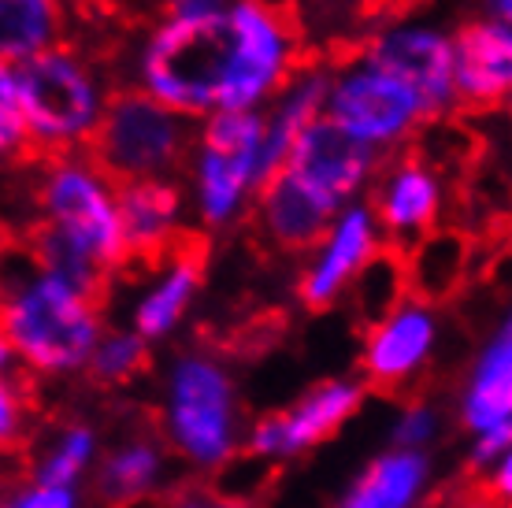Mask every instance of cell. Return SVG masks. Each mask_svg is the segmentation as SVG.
<instances>
[{
	"mask_svg": "<svg viewBox=\"0 0 512 508\" xmlns=\"http://www.w3.org/2000/svg\"><path fill=\"white\" fill-rule=\"evenodd\" d=\"M0 331L15 360L34 375L82 371L104 331V301L67 286L0 234Z\"/></svg>",
	"mask_w": 512,
	"mask_h": 508,
	"instance_id": "cell-1",
	"label": "cell"
},
{
	"mask_svg": "<svg viewBox=\"0 0 512 508\" xmlns=\"http://www.w3.org/2000/svg\"><path fill=\"white\" fill-rule=\"evenodd\" d=\"M264 112H212L197 119L190 156L179 171L190 223L201 230H231L249 219L256 190L282 167Z\"/></svg>",
	"mask_w": 512,
	"mask_h": 508,
	"instance_id": "cell-2",
	"label": "cell"
},
{
	"mask_svg": "<svg viewBox=\"0 0 512 508\" xmlns=\"http://www.w3.org/2000/svg\"><path fill=\"white\" fill-rule=\"evenodd\" d=\"M15 86L30 156H60L90 145L116 78L90 45L71 38L15 67Z\"/></svg>",
	"mask_w": 512,
	"mask_h": 508,
	"instance_id": "cell-3",
	"label": "cell"
},
{
	"mask_svg": "<svg viewBox=\"0 0 512 508\" xmlns=\"http://www.w3.org/2000/svg\"><path fill=\"white\" fill-rule=\"evenodd\" d=\"M30 182H34V230L60 238L108 279L130 267L119 234V182L104 175L86 149L30 156Z\"/></svg>",
	"mask_w": 512,
	"mask_h": 508,
	"instance_id": "cell-4",
	"label": "cell"
},
{
	"mask_svg": "<svg viewBox=\"0 0 512 508\" xmlns=\"http://www.w3.org/2000/svg\"><path fill=\"white\" fill-rule=\"evenodd\" d=\"M305 60L297 19L275 0H234L223 23L216 112H260Z\"/></svg>",
	"mask_w": 512,
	"mask_h": 508,
	"instance_id": "cell-5",
	"label": "cell"
},
{
	"mask_svg": "<svg viewBox=\"0 0 512 508\" xmlns=\"http://www.w3.org/2000/svg\"><path fill=\"white\" fill-rule=\"evenodd\" d=\"M223 23H186L160 15L141 30L130 56L127 86L149 93L186 119H205L216 112L219 56H223Z\"/></svg>",
	"mask_w": 512,
	"mask_h": 508,
	"instance_id": "cell-6",
	"label": "cell"
},
{
	"mask_svg": "<svg viewBox=\"0 0 512 508\" xmlns=\"http://www.w3.org/2000/svg\"><path fill=\"white\" fill-rule=\"evenodd\" d=\"M197 123L171 112L134 86H116L93 130L86 153L108 178L145 182V178H179L193 145Z\"/></svg>",
	"mask_w": 512,
	"mask_h": 508,
	"instance_id": "cell-7",
	"label": "cell"
},
{
	"mask_svg": "<svg viewBox=\"0 0 512 508\" xmlns=\"http://www.w3.org/2000/svg\"><path fill=\"white\" fill-rule=\"evenodd\" d=\"M323 115L383 160L412 149L423 138V130L431 127V115L420 97L360 52L327 64Z\"/></svg>",
	"mask_w": 512,
	"mask_h": 508,
	"instance_id": "cell-8",
	"label": "cell"
},
{
	"mask_svg": "<svg viewBox=\"0 0 512 508\" xmlns=\"http://www.w3.org/2000/svg\"><path fill=\"white\" fill-rule=\"evenodd\" d=\"M167 438L197 468H223L238 449L234 382L219 360L186 353L171 364Z\"/></svg>",
	"mask_w": 512,
	"mask_h": 508,
	"instance_id": "cell-9",
	"label": "cell"
},
{
	"mask_svg": "<svg viewBox=\"0 0 512 508\" xmlns=\"http://www.w3.org/2000/svg\"><path fill=\"white\" fill-rule=\"evenodd\" d=\"M453 201H457V190H453L449 167L435 164L420 149L386 156L364 193V204L383 234V245L394 253H405L427 234L446 227Z\"/></svg>",
	"mask_w": 512,
	"mask_h": 508,
	"instance_id": "cell-10",
	"label": "cell"
},
{
	"mask_svg": "<svg viewBox=\"0 0 512 508\" xmlns=\"http://www.w3.org/2000/svg\"><path fill=\"white\" fill-rule=\"evenodd\" d=\"M360 56L409 86L427 108L431 123L457 115L453 101V26L435 15L405 12L383 19L360 45Z\"/></svg>",
	"mask_w": 512,
	"mask_h": 508,
	"instance_id": "cell-11",
	"label": "cell"
},
{
	"mask_svg": "<svg viewBox=\"0 0 512 508\" xmlns=\"http://www.w3.org/2000/svg\"><path fill=\"white\" fill-rule=\"evenodd\" d=\"M383 234L375 227L372 212L364 201L342 204L320 242L301 256L297 271V297L312 312L334 308L360 279V271L383 253Z\"/></svg>",
	"mask_w": 512,
	"mask_h": 508,
	"instance_id": "cell-12",
	"label": "cell"
},
{
	"mask_svg": "<svg viewBox=\"0 0 512 508\" xmlns=\"http://www.w3.org/2000/svg\"><path fill=\"white\" fill-rule=\"evenodd\" d=\"M438 345V312L416 297H401L383 319L364 327L360 345V375L364 390H401L431 364Z\"/></svg>",
	"mask_w": 512,
	"mask_h": 508,
	"instance_id": "cell-13",
	"label": "cell"
},
{
	"mask_svg": "<svg viewBox=\"0 0 512 508\" xmlns=\"http://www.w3.org/2000/svg\"><path fill=\"white\" fill-rule=\"evenodd\" d=\"M379 164H383V156L360 145L357 138H349L327 115L308 123L305 130H297V138L290 141L286 160H282L286 171H294L308 190H316L334 208L364 201Z\"/></svg>",
	"mask_w": 512,
	"mask_h": 508,
	"instance_id": "cell-14",
	"label": "cell"
},
{
	"mask_svg": "<svg viewBox=\"0 0 512 508\" xmlns=\"http://www.w3.org/2000/svg\"><path fill=\"white\" fill-rule=\"evenodd\" d=\"M116 208L130 267L153 264L193 238L190 204H186L179 178L123 182L116 193Z\"/></svg>",
	"mask_w": 512,
	"mask_h": 508,
	"instance_id": "cell-15",
	"label": "cell"
},
{
	"mask_svg": "<svg viewBox=\"0 0 512 508\" xmlns=\"http://www.w3.org/2000/svg\"><path fill=\"white\" fill-rule=\"evenodd\" d=\"M512 93V23L483 15L453 26V101L457 112H494Z\"/></svg>",
	"mask_w": 512,
	"mask_h": 508,
	"instance_id": "cell-16",
	"label": "cell"
},
{
	"mask_svg": "<svg viewBox=\"0 0 512 508\" xmlns=\"http://www.w3.org/2000/svg\"><path fill=\"white\" fill-rule=\"evenodd\" d=\"M331 201H323L316 190H308L305 182L279 167L275 175L256 190L253 208H249V223H253L256 238L279 256H301L320 242V234L334 219Z\"/></svg>",
	"mask_w": 512,
	"mask_h": 508,
	"instance_id": "cell-17",
	"label": "cell"
},
{
	"mask_svg": "<svg viewBox=\"0 0 512 508\" xmlns=\"http://www.w3.org/2000/svg\"><path fill=\"white\" fill-rule=\"evenodd\" d=\"M201 286H205V249L197 245V238H190L167 256L145 264V286L130 308V331L145 342L167 338L190 316Z\"/></svg>",
	"mask_w": 512,
	"mask_h": 508,
	"instance_id": "cell-18",
	"label": "cell"
},
{
	"mask_svg": "<svg viewBox=\"0 0 512 508\" xmlns=\"http://www.w3.org/2000/svg\"><path fill=\"white\" fill-rule=\"evenodd\" d=\"M78 0H0V64L19 67L75 38Z\"/></svg>",
	"mask_w": 512,
	"mask_h": 508,
	"instance_id": "cell-19",
	"label": "cell"
},
{
	"mask_svg": "<svg viewBox=\"0 0 512 508\" xmlns=\"http://www.w3.org/2000/svg\"><path fill=\"white\" fill-rule=\"evenodd\" d=\"M464 427L475 434L512 427V323L509 316L490 334L475 360L468 394H464Z\"/></svg>",
	"mask_w": 512,
	"mask_h": 508,
	"instance_id": "cell-20",
	"label": "cell"
},
{
	"mask_svg": "<svg viewBox=\"0 0 512 508\" xmlns=\"http://www.w3.org/2000/svg\"><path fill=\"white\" fill-rule=\"evenodd\" d=\"M468 260H472V249H468V238L461 230H435V234H427L423 242L401 253L405 290L423 305H438L464 286Z\"/></svg>",
	"mask_w": 512,
	"mask_h": 508,
	"instance_id": "cell-21",
	"label": "cell"
},
{
	"mask_svg": "<svg viewBox=\"0 0 512 508\" xmlns=\"http://www.w3.org/2000/svg\"><path fill=\"white\" fill-rule=\"evenodd\" d=\"M360 397H364V382L334 379L323 382L320 390H312L297 408L279 412L282 457L286 453H301L308 445H320L323 438H331L360 408Z\"/></svg>",
	"mask_w": 512,
	"mask_h": 508,
	"instance_id": "cell-22",
	"label": "cell"
},
{
	"mask_svg": "<svg viewBox=\"0 0 512 508\" xmlns=\"http://www.w3.org/2000/svg\"><path fill=\"white\" fill-rule=\"evenodd\" d=\"M323 108H327V64L323 60H301L294 67V75L282 82V89L260 112H264L271 141L286 156L290 141L297 138V130H305L308 123L323 119Z\"/></svg>",
	"mask_w": 512,
	"mask_h": 508,
	"instance_id": "cell-23",
	"label": "cell"
},
{
	"mask_svg": "<svg viewBox=\"0 0 512 508\" xmlns=\"http://www.w3.org/2000/svg\"><path fill=\"white\" fill-rule=\"evenodd\" d=\"M423 483H427V457L416 449H397L375 460L338 508H412Z\"/></svg>",
	"mask_w": 512,
	"mask_h": 508,
	"instance_id": "cell-24",
	"label": "cell"
},
{
	"mask_svg": "<svg viewBox=\"0 0 512 508\" xmlns=\"http://www.w3.org/2000/svg\"><path fill=\"white\" fill-rule=\"evenodd\" d=\"M160 471H164V453L156 442L134 438V442L119 445L97 471V501L104 508L134 505L138 497H145L160 483Z\"/></svg>",
	"mask_w": 512,
	"mask_h": 508,
	"instance_id": "cell-25",
	"label": "cell"
},
{
	"mask_svg": "<svg viewBox=\"0 0 512 508\" xmlns=\"http://www.w3.org/2000/svg\"><path fill=\"white\" fill-rule=\"evenodd\" d=\"M405 267H401V253L394 249H383L372 264L360 271V279L353 282V290L346 293L353 308H357L360 323L368 327L375 319H383L390 308L405 297Z\"/></svg>",
	"mask_w": 512,
	"mask_h": 508,
	"instance_id": "cell-26",
	"label": "cell"
},
{
	"mask_svg": "<svg viewBox=\"0 0 512 508\" xmlns=\"http://www.w3.org/2000/svg\"><path fill=\"white\" fill-rule=\"evenodd\" d=\"M149 364V342L138 338L134 331H101L93 345L86 371L97 386H123V382L138 379Z\"/></svg>",
	"mask_w": 512,
	"mask_h": 508,
	"instance_id": "cell-27",
	"label": "cell"
},
{
	"mask_svg": "<svg viewBox=\"0 0 512 508\" xmlns=\"http://www.w3.org/2000/svg\"><path fill=\"white\" fill-rule=\"evenodd\" d=\"M93 460V431L86 427H67L56 434V442L45 457L34 464V483L38 486H71Z\"/></svg>",
	"mask_w": 512,
	"mask_h": 508,
	"instance_id": "cell-28",
	"label": "cell"
},
{
	"mask_svg": "<svg viewBox=\"0 0 512 508\" xmlns=\"http://www.w3.org/2000/svg\"><path fill=\"white\" fill-rule=\"evenodd\" d=\"M26 156H30V145H26L23 112H19L15 67L0 64V167H12Z\"/></svg>",
	"mask_w": 512,
	"mask_h": 508,
	"instance_id": "cell-29",
	"label": "cell"
},
{
	"mask_svg": "<svg viewBox=\"0 0 512 508\" xmlns=\"http://www.w3.org/2000/svg\"><path fill=\"white\" fill-rule=\"evenodd\" d=\"M26 431L23 386L12 375H0V449H19Z\"/></svg>",
	"mask_w": 512,
	"mask_h": 508,
	"instance_id": "cell-30",
	"label": "cell"
},
{
	"mask_svg": "<svg viewBox=\"0 0 512 508\" xmlns=\"http://www.w3.org/2000/svg\"><path fill=\"white\" fill-rule=\"evenodd\" d=\"M435 431H438V412L427 405H416L401 416V423H397V431H394V442L401 445V449H416V445L431 442Z\"/></svg>",
	"mask_w": 512,
	"mask_h": 508,
	"instance_id": "cell-31",
	"label": "cell"
},
{
	"mask_svg": "<svg viewBox=\"0 0 512 508\" xmlns=\"http://www.w3.org/2000/svg\"><path fill=\"white\" fill-rule=\"evenodd\" d=\"M234 0H160L156 12L171 15V19H186V23H219L231 12Z\"/></svg>",
	"mask_w": 512,
	"mask_h": 508,
	"instance_id": "cell-32",
	"label": "cell"
},
{
	"mask_svg": "<svg viewBox=\"0 0 512 508\" xmlns=\"http://www.w3.org/2000/svg\"><path fill=\"white\" fill-rule=\"evenodd\" d=\"M0 508H78V497L71 494V486H30L23 494H15L8 505Z\"/></svg>",
	"mask_w": 512,
	"mask_h": 508,
	"instance_id": "cell-33",
	"label": "cell"
},
{
	"mask_svg": "<svg viewBox=\"0 0 512 508\" xmlns=\"http://www.w3.org/2000/svg\"><path fill=\"white\" fill-rule=\"evenodd\" d=\"M160 508H253V505L223 501V497H219L216 490H208V486H182L175 494H167Z\"/></svg>",
	"mask_w": 512,
	"mask_h": 508,
	"instance_id": "cell-34",
	"label": "cell"
},
{
	"mask_svg": "<svg viewBox=\"0 0 512 508\" xmlns=\"http://www.w3.org/2000/svg\"><path fill=\"white\" fill-rule=\"evenodd\" d=\"M475 15L494 23H512V0H475Z\"/></svg>",
	"mask_w": 512,
	"mask_h": 508,
	"instance_id": "cell-35",
	"label": "cell"
},
{
	"mask_svg": "<svg viewBox=\"0 0 512 508\" xmlns=\"http://www.w3.org/2000/svg\"><path fill=\"white\" fill-rule=\"evenodd\" d=\"M449 508H505L501 501H494V497H487L483 490H475L472 497H461V501H453Z\"/></svg>",
	"mask_w": 512,
	"mask_h": 508,
	"instance_id": "cell-36",
	"label": "cell"
},
{
	"mask_svg": "<svg viewBox=\"0 0 512 508\" xmlns=\"http://www.w3.org/2000/svg\"><path fill=\"white\" fill-rule=\"evenodd\" d=\"M19 364L12 353V345H8V338H4V331H0V375H12V368Z\"/></svg>",
	"mask_w": 512,
	"mask_h": 508,
	"instance_id": "cell-37",
	"label": "cell"
},
{
	"mask_svg": "<svg viewBox=\"0 0 512 508\" xmlns=\"http://www.w3.org/2000/svg\"><path fill=\"white\" fill-rule=\"evenodd\" d=\"M127 4H153V8H156V4H160V0H127Z\"/></svg>",
	"mask_w": 512,
	"mask_h": 508,
	"instance_id": "cell-38",
	"label": "cell"
},
{
	"mask_svg": "<svg viewBox=\"0 0 512 508\" xmlns=\"http://www.w3.org/2000/svg\"><path fill=\"white\" fill-rule=\"evenodd\" d=\"M93 4H127V0H93Z\"/></svg>",
	"mask_w": 512,
	"mask_h": 508,
	"instance_id": "cell-39",
	"label": "cell"
}]
</instances>
